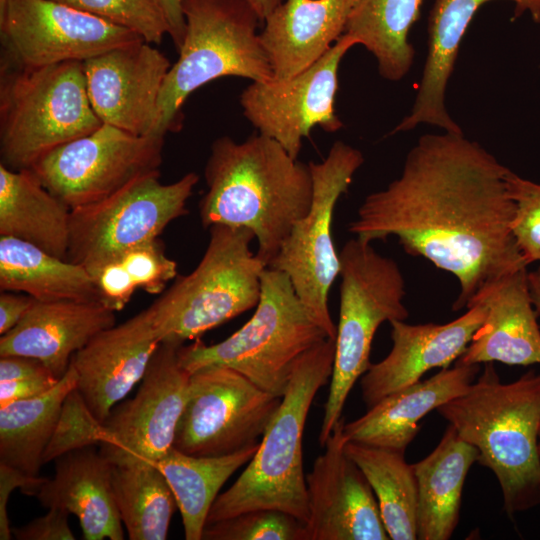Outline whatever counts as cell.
<instances>
[{
	"mask_svg": "<svg viewBox=\"0 0 540 540\" xmlns=\"http://www.w3.org/2000/svg\"><path fill=\"white\" fill-rule=\"evenodd\" d=\"M334 358L335 338L328 337L298 359L255 455L237 480L217 496L206 524L258 509L280 510L306 524L304 428L314 397L331 378Z\"/></svg>",
	"mask_w": 540,
	"mask_h": 540,
	"instance_id": "cell-4",
	"label": "cell"
},
{
	"mask_svg": "<svg viewBox=\"0 0 540 540\" xmlns=\"http://www.w3.org/2000/svg\"><path fill=\"white\" fill-rule=\"evenodd\" d=\"M83 62L24 66L4 58L0 69V155L12 170L99 128Z\"/></svg>",
	"mask_w": 540,
	"mask_h": 540,
	"instance_id": "cell-5",
	"label": "cell"
},
{
	"mask_svg": "<svg viewBox=\"0 0 540 540\" xmlns=\"http://www.w3.org/2000/svg\"><path fill=\"white\" fill-rule=\"evenodd\" d=\"M255 308L252 317L225 340L181 345V366L190 374L226 366L282 398L298 359L329 336L299 299L289 277L279 270L266 267L263 271Z\"/></svg>",
	"mask_w": 540,
	"mask_h": 540,
	"instance_id": "cell-6",
	"label": "cell"
},
{
	"mask_svg": "<svg viewBox=\"0 0 540 540\" xmlns=\"http://www.w3.org/2000/svg\"><path fill=\"white\" fill-rule=\"evenodd\" d=\"M538 455H539V458H540V425H539V429H538Z\"/></svg>",
	"mask_w": 540,
	"mask_h": 540,
	"instance_id": "cell-49",
	"label": "cell"
},
{
	"mask_svg": "<svg viewBox=\"0 0 540 540\" xmlns=\"http://www.w3.org/2000/svg\"><path fill=\"white\" fill-rule=\"evenodd\" d=\"M205 540H307L305 523L275 509L247 511L206 524Z\"/></svg>",
	"mask_w": 540,
	"mask_h": 540,
	"instance_id": "cell-36",
	"label": "cell"
},
{
	"mask_svg": "<svg viewBox=\"0 0 540 540\" xmlns=\"http://www.w3.org/2000/svg\"><path fill=\"white\" fill-rule=\"evenodd\" d=\"M345 452L366 476L389 538L417 539V481L405 452L352 441Z\"/></svg>",
	"mask_w": 540,
	"mask_h": 540,
	"instance_id": "cell-33",
	"label": "cell"
},
{
	"mask_svg": "<svg viewBox=\"0 0 540 540\" xmlns=\"http://www.w3.org/2000/svg\"><path fill=\"white\" fill-rule=\"evenodd\" d=\"M168 24V35L177 50L182 45L186 31L183 0H158Z\"/></svg>",
	"mask_w": 540,
	"mask_h": 540,
	"instance_id": "cell-45",
	"label": "cell"
},
{
	"mask_svg": "<svg viewBox=\"0 0 540 540\" xmlns=\"http://www.w3.org/2000/svg\"><path fill=\"white\" fill-rule=\"evenodd\" d=\"M527 275V267L519 269L493 283L469 304L482 302L486 316L455 363L540 364L539 315L532 303Z\"/></svg>",
	"mask_w": 540,
	"mask_h": 540,
	"instance_id": "cell-23",
	"label": "cell"
},
{
	"mask_svg": "<svg viewBox=\"0 0 540 540\" xmlns=\"http://www.w3.org/2000/svg\"><path fill=\"white\" fill-rule=\"evenodd\" d=\"M180 346L162 342L136 395L113 408L103 422L99 450L112 465L156 464L173 447L191 376L179 362Z\"/></svg>",
	"mask_w": 540,
	"mask_h": 540,
	"instance_id": "cell-14",
	"label": "cell"
},
{
	"mask_svg": "<svg viewBox=\"0 0 540 540\" xmlns=\"http://www.w3.org/2000/svg\"><path fill=\"white\" fill-rule=\"evenodd\" d=\"M69 514L62 508H49L46 515L12 528L13 537L18 540H74L68 522Z\"/></svg>",
	"mask_w": 540,
	"mask_h": 540,
	"instance_id": "cell-40",
	"label": "cell"
},
{
	"mask_svg": "<svg viewBox=\"0 0 540 540\" xmlns=\"http://www.w3.org/2000/svg\"><path fill=\"white\" fill-rule=\"evenodd\" d=\"M359 0H283L259 33L273 79L293 77L320 59L345 33Z\"/></svg>",
	"mask_w": 540,
	"mask_h": 540,
	"instance_id": "cell-25",
	"label": "cell"
},
{
	"mask_svg": "<svg viewBox=\"0 0 540 540\" xmlns=\"http://www.w3.org/2000/svg\"><path fill=\"white\" fill-rule=\"evenodd\" d=\"M70 213L30 169L12 170L0 164V236L23 240L66 259Z\"/></svg>",
	"mask_w": 540,
	"mask_h": 540,
	"instance_id": "cell-28",
	"label": "cell"
},
{
	"mask_svg": "<svg viewBox=\"0 0 540 540\" xmlns=\"http://www.w3.org/2000/svg\"><path fill=\"white\" fill-rule=\"evenodd\" d=\"M43 477H30L21 471L6 464L0 463V539L10 540L13 537L7 515L9 497L16 488H20L26 495L31 496L35 487Z\"/></svg>",
	"mask_w": 540,
	"mask_h": 540,
	"instance_id": "cell-41",
	"label": "cell"
},
{
	"mask_svg": "<svg viewBox=\"0 0 540 540\" xmlns=\"http://www.w3.org/2000/svg\"><path fill=\"white\" fill-rule=\"evenodd\" d=\"M364 163L362 152L336 141L321 162H309L313 194L309 211L299 219L268 267L285 273L303 304L330 338L336 337L328 307L329 290L340 272L332 236L334 209Z\"/></svg>",
	"mask_w": 540,
	"mask_h": 540,
	"instance_id": "cell-10",
	"label": "cell"
},
{
	"mask_svg": "<svg viewBox=\"0 0 540 540\" xmlns=\"http://www.w3.org/2000/svg\"><path fill=\"white\" fill-rule=\"evenodd\" d=\"M77 380L70 364L65 375L46 393L0 407V463L30 477L39 476L63 403L76 389Z\"/></svg>",
	"mask_w": 540,
	"mask_h": 540,
	"instance_id": "cell-30",
	"label": "cell"
},
{
	"mask_svg": "<svg viewBox=\"0 0 540 540\" xmlns=\"http://www.w3.org/2000/svg\"><path fill=\"white\" fill-rule=\"evenodd\" d=\"M98 299L110 310L121 311L136 290L161 294L177 276V263L163 243L152 239L133 246L89 271Z\"/></svg>",
	"mask_w": 540,
	"mask_h": 540,
	"instance_id": "cell-35",
	"label": "cell"
},
{
	"mask_svg": "<svg viewBox=\"0 0 540 540\" xmlns=\"http://www.w3.org/2000/svg\"><path fill=\"white\" fill-rule=\"evenodd\" d=\"M340 307L335 358L318 437L324 446L356 381L370 367L371 345L385 321H405V281L395 260L382 256L357 237L339 253Z\"/></svg>",
	"mask_w": 540,
	"mask_h": 540,
	"instance_id": "cell-9",
	"label": "cell"
},
{
	"mask_svg": "<svg viewBox=\"0 0 540 540\" xmlns=\"http://www.w3.org/2000/svg\"><path fill=\"white\" fill-rule=\"evenodd\" d=\"M112 467L95 445L67 452L55 459L54 477L44 478L31 496L48 509L62 508L75 515L85 540H123Z\"/></svg>",
	"mask_w": 540,
	"mask_h": 540,
	"instance_id": "cell-24",
	"label": "cell"
},
{
	"mask_svg": "<svg viewBox=\"0 0 540 540\" xmlns=\"http://www.w3.org/2000/svg\"><path fill=\"white\" fill-rule=\"evenodd\" d=\"M115 322V312L98 301L35 300L23 319L1 335L0 356L36 358L61 379L73 355Z\"/></svg>",
	"mask_w": 540,
	"mask_h": 540,
	"instance_id": "cell-22",
	"label": "cell"
},
{
	"mask_svg": "<svg viewBox=\"0 0 540 540\" xmlns=\"http://www.w3.org/2000/svg\"><path fill=\"white\" fill-rule=\"evenodd\" d=\"M246 228L209 227V242L196 268L147 308L162 342L198 339L256 307L267 264L250 249Z\"/></svg>",
	"mask_w": 540,
	"mask_h": 540,
	"instance_id": "cell-8",
	"label": "cell"
},
{
	"mask_svg": "<svg viewBox=\"0 0 540 540\" xmlns=\"http://www.w3.org/2000/svg\"><path fill=\"white\" fill-rule=\"evenodd\" d=\"M510 169L464 133L425 134L400 176L367 195L348 231L372 243L395 236L404 250L450 272L458 311L501 278L526 268L511 231Z\"/></svg>",
	"mask_w": 540,
	"mask_h": 540,
	"instance_id": "cell-1",
	"label": "cell"
},
{
	"mask_svg": "<svg viewBox=\"0 0 540 540\" xmlns=\"http://www.w3.org/2000/svg\"><path fill=\"white\" fill-rule=\"evenodd\" d=\"M424 0H359L345 33L377 61L382 78L399 81L413 64L415 50L409 41Z\"/></svg>",
	"mask_w": 540,
	"mask_h": 540,
	"instance_id": "cell-32",
	"label": "cell"
},
{
	"mask_svg": "<svg viewBox=\"0 0 540 540\" xmlns=\"http://www.w3.org/2000/svg\"><path fill=\"white\" fill-rule=\"evenodd\" d=\"M460 317L446 324H408L390 321L392 348L362 375V398L367 408L387 395L418 381L430 369L448 368L466 350L483 323L486 307L475 302Z\"/></svg>",
	"mask_w": 540,
	"mask_h": 540,
	"instance_id": "cell-20",
	"label": "cell"
},
{
	"mask_svg": "<svg viewBox=\"0 0 540 540\" xmlns=\"http://www.w3.org/2000/svg\"><path fill=\"white\" fill-rule=\"evenodd\" d=\"M478 450L448 425L436 448L412 464L417 481V539L448 540L459 522L465 479Z\"/></svg>",
	"mask_w": 540,
	"mask_h": 540,
	"instance_id": "cell-27",
	"label": "cell"
},
{
	"mask_svg": "<svg viewBox=\"0 0 540 540\" xmlns=\"http://www.w3.org/2000/svg\"><path fill=\"white\" fill-rule=\"evenodd\" d=\"M480 364L455 363L434 376L387 395L358 419L344 425L347 441L405 452L430 411L463 394Z\"/></svg>",
	"mask_w": 540,
	"mask_h": 540,
	"instance_id": "cell-26",
	"label": "cell"
},
{
	"mask_svg": "<svg viewBox=\"0 0 540 540\" xmlns=\"http://www.w3.org/2000/svg\"><path fill=\"white\" fill-rule=\"evenodd\" d=\"M357 42L342 37L316 62L284 80L252 81L240 95L244 117L258 131L298 159L315 126L328 133L343 127L335 109L338 70Z\"/></svg>",
	"mask_w": 540,
	"mask_h": 540,
	"instance_id": "cell-15",
	"label": "cell"
},
{
	"mask_svg": "<svg viewBox=\"0 0 540 540\" xmlns=\"http://www.w3.org/2000/svg\"><path fill=\"white\" fill-rule=\"evenodd\" d=\"M161 343L145 309L99 332L73 355L70 364L78 378L76 389L101 423L142 380Z\"/></svg>",
	"mask_w": 540,
	"mask_h": 540,
	"instance_id": "cell-19",
	"label": "cell"
},
{
	"mask_svg": "<svg viewBox=\"0 0 540 540\" xmlns=\"http://www.w3.org/2000/svg\"><path fill=\"white\" fill-rule=\"evenodd\" d=\"M495 0H434L428 17V52L412 109L390 134L407 132L427 124L450 133H463L451 118L446 91L459 47L479 9ZM514 3L513 19L528 12L540 23V0H508Z\"/></svg>",
	"mask_w": 540,
	"mask_h": 540,
	"instance_id": "cell-21",
	"label": "cell"
},
{
	"mask_svg": "<svg viewBox=\"0 0 540 540\" xmlns=\"http://www.w3.org/2000/svg\"><path fill=\"white\" fill-rule=\"evenodd\" d=\"M164 138L102 124L40 157L29 169L71 210L100 201L159 171Z\"/></svg>",
	"mask_w": 540,
	"mask_h": 540,
	"instance_id": "cell-12",
	"label": "cell"
},
{
	"mask_svg": "<svg viewBox=\"0 0 540 540\" xmlns=\"http://www.w3.org/2000/svg\"><path fill=\"white\" fill-rule=\"evenodd\" d=\"M344 425L342 416L306 476L307 540H388L375 494L345 452Z\"/></svg>",
	"mask_w": 540,
	"mask_h": 540,
	"instance_id": "cell-17",
	"label": "cell"
},
{
	"mask_svg": "<svg viewBox=\"0 0 540 540\" xmlns=\"http://www.w3.org/2000/svg\"><path fill=\"white\" fill-rule=\"evenodd\" d=\"M60 379L55 376L0 381V407L11 402L34 398L52 389Z\"/></svg>",
	"mask_w": 540,
	"mask_h": 540,
	"instance_id": "cell-42",
	"label": "cell"
},
{
	"mask_svg": "<svg viewBox=\"0 0 540 540\" xmlns=\"http://www.w3.org/2000/svg\"><path fill=\"white\" fill-rule=\"evenodd\" d=\"M35 300L24 293L1 291L0 335L12 330L23 319Z\"/></svg>",
	"mask_w": 540,
	"mask_h": 540,
	"instance_id": "cell-44",
	"label": "cell"
},
{
	"mask_svg": "<svg viewBox=\"0 0 540 540\" xmlns=\"http://www.w3.org/2000/svg\"><path fill=\"white\" fill-rule=\"evenodd\" d=\"M436 410L494 473L510 517L540 505V373L502 383L486 362L475 383Z\"/></svg>",
	"mask_w": 540,
	"mask_h": 540,
	"instance_id": "cell-3",
	"label": "cell"
},
{
	"mask_svg": "<svg viewBox=\"0 0 540 540\" xmlns=\"http://www.w3.org/2000/svg\"><path fill=\"white\" fill-rule=\"evenodd\" d=\"M169 59L140 41L83 61L87 94L103 124L139 136H155L158 100Z\"/></svg>",
	"mask_w": 540,
	"mask_h": 540,
	"instance_id": "cell-18",
	"label": "cell"
},
{
	"mask_svg": "<svg viewBox=\"0 0 540 540\" xmlns=\"http://www.w3.org/2000/svg\"><path fill=\"white\" fill-rule=\"evenodd\" d=\"M42 376L55 375L42 361L36 358L22 355L0 356V381Z\"/></svg>",
	"mask_w": 540,
	"mask_h": 540,
	"instance_id": "cell-43",
	"label": "cell"
},
{
	"mask_svg": "<svg viewBox=\"0 0 540 540\" xmlns=\"http://www.w3.org/2000/svg\"><path fill=\"white\" fill-rule=\"evenodd\" d=\"M527 280L532 303L540 316V265L534 271L528 272Z\"/></svg>",
	"mask_w": 540,
	"mask_h": 540,
	"instance_id": "cell-46",
	"label": "cell"
},
{
	"mask_svg": "<svg viewBox=\"0 0 540 540\" xmlns=\"http://www.w3.org/2000/svg\"><path fill=\"white\" fill-rule=\"evenodd\" d=\"M0 32L2 58L31 67L83 62L145 41L126 28L57 0H9L0 18Z\"/></svg>",
	"mask_w": 540,
	"mask_h": 540,
	"instance_id": "cell-16",
	"label": "cell"
},
{
	"mask_svg": "<svg viewBox=\"0 0 540 540\" xmlns=\"http://www.w3.org/2000/svg\"><path fill=\"white\" fill-rule=\"evenodd\" d=\"M0 289L38 301H98L89 271L23 240L0 236Z\"/></svg>",
	"mask_w": 540,
	"mask_h": 540,
	"instance_id": "cell-29",
	"label": "cell"
},
{
	"mask_svg": "<svg viewBox=\"0 0 540 540\" xmlns=\"http://www.w3.org/2000/svg\"><path fill=\"white\" fill-rule=\"evenodd\" d=\"M256 12L260 21L263 23L266 17L277 7L283 0H245Z\"/></svg>",
	"mask_w": 540,
	"mask_h": 540,
	"instance_id": "cell-47",
	"label": "cell"
},
{
	"mask_svg": "<svg viewBox=\"0 0 540 540\" xmlns=\"http://www.w3.org/2000/svg\"><path fill=\"white\" fill-rule=\"evenodd\" d=\"M186 21L179 57L158 100L154 135L165 138L183 124V106L200 87L222 77L273 79L258 32L262 24L245 0H183Z\"/></svg>",
	"mask_w": 540,
	"mask_h": 540,
	"instance_id": "cell-7",
	"label": "cell"
},
{
	"mask_svg": "<svg viewBox=\"0 0 540 540\" xmlns=\"http://www.w3.org/2000/svg\"><path fill=\"white\" fill-rule=\"evenodd\" d=\"M160 44L168 24L158 0H57Z\"/></svg>",
	"mask_w": 540,
	"mask_h": 540,
	"instance_id": "cell-37",
	"label": "cell"
},
{
	"mask_svg": "<svg viewBox=\"0 0 540 540\" xmlns=\"http://www.w3.org/2000/svg\"><path fill=\"white\" fill-rule=\"evenodd\" d=\"M159 177L160 171L142 175L100 201L72 209L66 260L91 271L158 238L169 223L185 215L198 174L186 173L169 184Z\"/></svg>",
	"mask_w": 540,
	"mask_h": 540,
	"instance_id": "cell-11",
	"label": "cell"
},
{
	"mask_svg": "<svg viewBox=\"0 0 540 540\" xmlns=\"http://www.w3.org/2000/svg\"><path fill=\"white\" fill-rule=\"evenodd\" d=\"M104 425L93 416L74 389L66 397L53 436L43 455V465L59 456L86 446L101 444Z\"/></svg>",
	"mask_w": 540,
	"mask_h": 540,
	"instance_id": "cell-38",
	"label": "cell"
},
{
	"mask_svg": "<svg viewBox=\"0 0 540 540\" xmlns=\"http://www.w3.org/2000/svg\"><path fill=\"white\" fill-rule=\"evenodd\" d=\"M515 204L511 231L527 265L540 261V183L509 170L506 176Z\"/></svg>",
	"mask_w": 540,
	"mask_h": 540,
	"instance_id": "cell-39",
	"label": "cell"
},
{
	"mask_svg": "<svg viewBox=\"0 0 540 540\" xmlns=\"http://www.w3.org/2000/svg\"><path fill=\"white\" fill-rule=\"evenodd\" d=\"M260 442L223 456H193L174 447L156 465L180 510L187 540H201L212 504L225 482L255 455Z\"/></svg>",
	"mask_w": 540,
	"mask_h": 540,
	"instance_id": "cell-31",
	"label": "cell"
},
{
	"mask_svg": "<svg viewBox=\"0 0 540 540\" xmlns=\"http://www.w3.org/2000/svg\"><path fill=\"white\" fill-rule=\"evenodd\" d=\"M9 0H0V18L4 16Z\"/></svg>",
	"mask_w": 540,
	"mask_h": 540,
	"instance_id": "cell-48",
	"label": "cell"
},
{
	"mask_svg": "<svg viewBox=\"0 0 540 540\" xmlns=\"http://www.w3.org/2000/svg\"><path fill=\"white\" fill-rule=\"evenodd\" d=\"M114 499L131 540H165L178 508L156 464L113 465Z\"/></svg>",
	"mask_w": 540,
	"mask_h": 540,
	"instance_id": "cell-34",
	"label": "cell"
},
{
	"mask_svg": "<svg viewBox=\"0 0 540 540\" xmlns=\"http://www.w3.org/2000/svg\"><path fill=\"white\" fill-rule=\"evenodd\" d=\"M281 399L232 368L199 369L191 373L173 447L193 456H223L256 444Z\"/></svg>",
	"mask_w": 540,
	"mask_h": 540,
	"instance_id": "cell-13",
	"label": "cell"
},
{
	"mask_svg": "<svg viewBox=\"0 0 540 540\" xmlns=\"http://www.w3.org/2000/svg\"><path fill=\"white\" fill-rule=\"evenodd\" d=\"M204 176L207 192L199 203L203 226L252 231L256 254L268 267L294 224L310 209L309 165L260 133L241 142L222 136L211 145Z\"/></svg>",
	"mask_w": 540,
	"mask_h": 540,
	"instance_id": "cell-2",
	"label": "cell"
}]
</instances>
